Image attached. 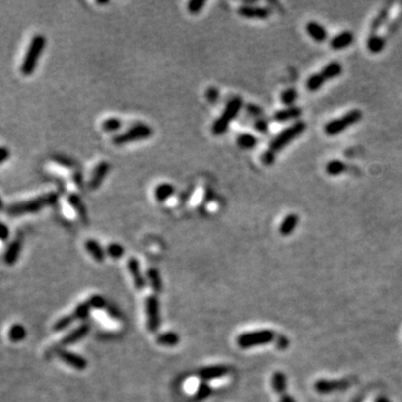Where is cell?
<instances>
[{"label":"cell","mask_w":402,"mask_h":402,"mask_svg":"<svg viewBox=\"0 0 402 402\" xmlns=\"http://www.w3.org/2000/svg\"><path fill=\"white\" fill-rule=\"evenodd\" d=\"M174 194V187L170 183H161L154 190L155 199L159 202H163V201L168 200L170 197Z\"/></svg>","instance_id":"4316f807"},{"label":"cell","mask_w":402,"mask_h":402,"mask_svg":"<svg viewBox=\"0 0 402 402\" xmlns=\"http://www.w3.org/2000/svg\"><path fill=\"white\" fill-rule=\"evenodd\" d=\"M271 386L275 392L278 393L279 396L287 392V379H286V375L280 371H277L272 374Z\"/></svg>","instance_id":"d4e9b609"},{"label":"cell","mask_w":402,"mask_h":402,"mask_svg":"<svg viewBox=\"0 0 402 402\" xmlns=\"http://www.w3.org/2000/svg\"><path fill=\"white\" fill-rule=\"evenodd\" d=\"M237 144L240 149L244 150H250L257 144V137L250 133H243L239 134L237 137Z\"/></svg>","instance_id":"83f0119b"},{"label":"cell","mask_w":402,"mask_h":402,"mask_svg":"<svg viewBox=\"0 0 402 402\" xmlns=\"http://www.w3.org/2000/svg\"><path fill=\"white\" fill-rule=\"evenodd\" d=\"M26 330L22 325L20 324H15L12 325L10 330L8 332V336L11 339L12 342H20L26 337Z\"/></svg>","instance_id":"1f68e13d"},{"label":"cell","mask_w":402,"mask_h":402,"mask_svg":"<svg viewBox=\"0 0 402 402\" xmlns=\"http://www.w3.org/2000/svg\"><path fill=\"white\" fill-rule=\"evenodd\" d=\"M355 382L354 378H343V379H321L315 382V390L323 395H328L330 392L342 391L350 388Z\"/></svg>","instance_id":"9c48e42d"},{"label":"cell","mask_w":402,"mask_h":402,"mask_svg":"<svg viewBox=\"0 0 402 402\" xmlns=\"http://www.w3.org/2000/svg\"><path fill=\"white\" fill-rule=\"evenodd\" d=\"M306 31L312 39L317 43H323L328 39V31L323 26L316 21H310L306 25Z\"/></svg>","instance_id":"ffe728a7"},{"label":"cell","mask_w":402,"mask_h":402,"mask_svg":"<svg viewBox=\"0 0 402 402\" xmlns=\"http://www.w3.org/2000/svg\"><path fill=\"white\" fill-rule=\"evenodd\" d=\"M393 6V2L389 1L382 7L381 10L378 12V15L373 18L372 22L370 25V31L369 35H378V30L386 24L389 16H390L391 7Z\"/></svg>","instance_id":"e0dca14e"},{"label":"cell","mask_w":402,"mask_h":402,"mask_svg":"<svg viewBox=\"0 0 402 402\" xmlns=\"http://www.w3.org/2000/svg\"><path fill=\"white\" fill-rule=\"evenodd\" d=\"M96 3L97 4H107V3H109V1H97Z\"/></svg>","instance_id":"f6af8a7d"},{"label":"cell","mask_w":402,"mask_h":402,"mask_svg":"<svg viewBox=\"0 0 402 402\" xmlns=\"http://www.w3.org/2000/svg\"><path fill=\"white\" fill-rule=\"evenodd\" d=\"M306 130V123L303 121H297L290 127L284 129L283 131L279 132L277 135L272 138L270 142L269 147L264 152L262 155V162L263 164L270 167L275 163L276 156L278 155L279 152L287 146L290 142L296 140L302 134L305 132Z\"/></svg>","instance_id":"6da1fadb"},{"label":"cell","mask_w":402,"mask_h":402,"mask_svg":"<svg viewBox=\"0 0 402 402\" xmlns=\"http://www.w3.org/2000/svg\"><path fill=\"white\" fill-rule=\"evenodd\" d=\"M279 335H276L271 330H261L255 332H247L240 334L237 337V344L241 348H249L258 345H265L278 339Z\"/></svg>","instance_id":"52a82bcc"},{"label":"cell","mask_w":402,"mask_h":402,"mask_svg":"<svg viewBox=\"0 0 402 402\" xmlns=\"http://www.w3.org/2000/svg\"><path fill=\"white\" fill-rule=\"evenodd\" d=\"M3 208V203H2V201H1V199H0V210H1Z\"/></svg>","instance_id":"bcb514c9"},{"label":"cell","mask_w":402,"mask_h":402,"mask_svg":"<svg viewBox=\"0 0 402 402\" xmlns=\"http://www.w3.org/2000/svg\"><path fill=\"white\" fill-rule=\"evenodd\" d=\"M45 47H46V37L44 35L37 34L31 38L20 65L21 75L28 77L34 74Z\"/></svg>","instance_id":"7a4b0ae2"},{"label":"cell","mask_w":402,"mask_h":402,"mask_svg":"<svg viewBox=\"0 0 402 402\" xmlns=\"http://www.w3.org/2000/svg\"><path fill=\"white\" fill-rule=\"evenodd\" d=\"M89 303V305L93 308H97V310H102V308H104L106 306V302L105 299L103 298L100 295H94L91 298L87 301Z\"/></svg>","instance_id":"74e56055"},{"label":"cell","mask_w":402,"mask_h":402,"mask_svg":"<svg viewBox=\"0 0 402 402\" xmlns=\"http://www.w3.org/2000/svg\"><path fill=\"white\" fill-rule=\"evenodd\" d=\"M280 397V399H279V401L280 402H296L295 401L292 397H290L287 392L286 393H284V395H281V396H279Z\"/></svg>","instance_id":"ee69618b"},{"label":"cell","mask_w":402,"mask_h":402,"mask_svg":"<svg viewBox=\"0 0 402 402\" xmlns=\"http://www.w3.org/2000/svg\"><path fill=\"white\" fill-rule=\"evenodd\" d=\"M302 113L303 112H302L301 107L290 106V107H287V109L277 111L274 114V116H272V120H274L275 122L283 123V122H287V121H290V120L298 119L299 116L302 115Z\"/></svg>","instance_id":"d6986e66"},{"label":"cell","mask_w":402,"mask_h":402,"mask_svg":"<svg viewBox=\"0 0 402 402\" xmlns=\"http://www.w3.org/2000/svg\"><path fill=\"white\" fill-rule=\"evenodd\" d=\"M299 222V217L296 213H289L286 216L279 226V234L284 237H287L293 234L296 229Z\"/></svg>","instance_id":"44dd1931"},{"label":"cell","mask_w":402,"mask_h":402,"mask_svg":"<svg viewBox=\"0 0 402 402\" xmlns=\"http://www.w3.org/2000/svg\"><path fill=\"white\" fill-rule=\"evenodd\" d=\"M58 199L57 194H47L44 196H40L36 199H31L28 201H25L22 203L15 204L13 207H11V212L13 214H21L26 212H36L39 211L40 209H43L46 205H51L53 203H55Z\"/></svg>","instance_id":"ba28073f"},{"label":"cell","mask_w":402,"mask_h":402,"mask_svg":"<svg viewBox=\"0 0 402 402\" xmlns=\"http://www.w3.org/2000/svg\"><path fill=\"white\" fill-rule=\"evenodd\" d=\"M205 4V1H199V0H192L189 3H188V11L192 15H197V13H199L201 11V9L203 8V6Z\"/></svg>","instance_id":"f35d334b"},{"label":"cell","mask_w":402,"mask_h":402,"mask_svg":"<svg viewBox=\"0 0 402 402\" xmlns=\"http://www.w3.org/2000/svg\"><path fill=\"white\" fill-rule=\"evenodd\" d=\"M342 65L338 62H331L326 64L319 73L308 77L306 82V88L310 92H316L323 86L330 79H333L342 74Z\"/></svg>","instance_id":"5b68a950"},{"label":"cell","mask_w":402,"mask_h":402,"mask_svg":"<svg viewBox=\"0 0 402 402\" xmlns=\"http://www.w3.org/2000/svg\"><path fill=\"white\" fill-rule=\"evenodd\" d=\"M147 279L150 281L151 288L153 289L155 294H159L162 292V280H161L160 272L155 268H150L147 270Z\"/></svg>","instance_id":"f546056e"},{"label":"cell","mask_w":402,"mask_h":402,"mask_svg":"<svg viewBox=\"0 0 402 402\" xmlns=\"http://www.w3.org/2000/svg\"><path fill=\"white\" fill-rule=\"evenodd\" d=\"M325 171L329 174V176L336 177L346 171V164L344 163L343 161L332 160V161H330L328 164H326Z\"/></svg>","instance_id":"f1b7e54d"},{"label":"cell","mask_w":402,"mask_h":402,"mask_svg":"<svg viewBox=\"0 0 402 402\" xmlns=\"http://www.w3.org/2000/svg\"><path fill=\"white\" fill-rule=\"evenodd\" d=\"M241 107H243V98L239 96L232 97L231 100L228 102L225 110H223L221 115L214 121L211 128V131L214 135H221V134L227 131L231 121H234L236 119V116L238 115Z\"/></svg>","instance_id":"3957f363"},{"label":"cell","mask_w":402,"mask_h":402,"mask_svg":"<svg viewBox=\"0 0 402 402\" xmlns=\"http://www.w3.org/2000/svg\"><path fill=\"white\" fill-rule=\"evenodd\" d=\"M152 135H153V129L150 125L145 123H137L127 130L125 132L114 135L113 138H112V142H113L114 145L120 146L131 142L146 140V138L151 137Z\"/></svg>","instance_id":"8992f818"},{"label":"cell","mask_w":402,"mask_h":402,"mask_svg":"<svg viewBox=\"0 0 402 402\" xmlns=\"http://www.w3.org/2000/svg\"><path fill=\"white\" fill-rule=\"evenodd\" d=\"M254 127H255V129L257 130L258 132L265 133L268 130V123H267V121L265 119L258 118L256 121H255Z\"/></svg>","instance_id":"60d3db41"},{"label":"cell","mask_w":402,"mask_h":402,"mask_svg":"<svg viewBox=\"0 0 402 402\" xmlns=\"http://www.w3.org/2000/svg\"><path fill=\"white\" fill-rule=\"evenodd\" d=\"M156 343L163 346H174L179 343V336L174 332L163 333L156 338Z\"/></svg>","instance_id":"4dcf8cb0"},{"label":"cell","mask_w":402,"mask_h":402,"mask_svg":"<svg viewBox=\"0 0 402 402\" xmlns=\"http://www.w3.org/2000/svg\"><path fill=\"white\" fill-rule=\"evenodd\" d=\"M68 202L70 204V207L75 210L76 213H77V216L79 217L80 220H82L84 223H87L88 222L87 210H86V207H85L83 200L80 199L76 194H70L68 197Z\"/></svg>","instance_id":"7402d4cb"},{"label":"cell","mask_w":402,"mask_h":402,"mask_svg":"<svg viewBox=\"0 0 402 402\" xmlns=\"http://www.w3.org/2000/svg\"><path fill=\"white\" fill-rule=\"evenodd\" d=\"M366 47L373 54L381 53L386 47V38L379 35H369L366 40Z\"/></svg>","instance_id":"484cf974"},{"label":"cell","mask_w":402,"mask_h":402,"mask_svg":"<svg viewBox=\"0 0 402 402\" xmlns=\"http://www.w3.org/2000/svg\"><path fill=\"white\" fill-rule=\"evenodd\" d=\"M91 308L92 307H91V305H89L88 302L78 304V305L76 306L75 310L73 311V313H70V315H71V317H73L74 322L76 320H84L85 317H87Z\"/></svg>","instance_id":"d6a6232c"},{"label":"cell","mask_w":402,"mask_h":402,"mask_svg":"<svg viewBox=\"0 0 402 402\" xmlns=\"http://www.w3.org/2000/svg\"><path fill=\"white\" fill-rule=\"evenodd\" d=\"M205 97L210 103H216L219 98V91L216 87H209L205 92Z\"/></svg>","instance_id":"ab89813d"},{"label":"cell","mask_w":402,"mask_h":402,"mask_svg":"<svg viewBox=\"0 0 402 402\" xmlns=\"http://www.w3.org/2000/svg\"><path fill=\"white\" fill-rule=\"evenodd\" d=\"M58 356H60V359L63 362H65L67 365H69L70 368L75 370L83 371L87 368V361L83 356L75 354L73 352L60 351L58 352Z\"/></svg>","instance_id":"5bb4252c"},{"label":"cell","mask_w":402,"mask_h":402,"mask_svg":"<svg viewBox=\"0 0 402 402\" xmlns=\"http://www.w3.org/2000/svg\"><path fill=\"white\" fill-rule=\"evenodd\" d=\"M107 254L112 258L118 259L124 254V248L120 244H110L109 247H107Z\"/></svg>","instance_id":"8d00e7d4"},{"label":"cell","mask_w":402,"mask_h":402,"mask_svg":"<svg viewBox=\"0 0 402 402\" xmlns=\"http://www.w3.org/2000/svg\"><path fill=\"white\" fill-rule=\"evenodd\" d=\"M145 311H146V319H147V329L151 333H154L158 331L159 324H160V316H159V301L155 296L147 297L145 302Z\"/></svg>","instance_id":"30bf717a"},{"label":"cell","mask_w":402,"mask_h":402,"mask_svg":"<svg viewBox=\"0 0 402 402\" xmlns=\"http://www.w3.org/2000/svg\"><path fill=\"white\" fill-rule=\"evenodd\" d=\"M128 268H129L130 274H131V276H132L133 283H134V285H135L136 289L144 290L146 287V281L144 279V277H143V275H142L140 263H138L137 259L134 257L130 258L128 262Z\"/></svg>","instance_id":"9a60e30c"},{"label":"cell","mask_w":402,"mask_h":402,"mask_svg":"<svg viewBox=\"0 0 402 402\" xmlns=\"http://www.w3.org/2000/svg\"><path fill=\"white\" fill-rule=\"evenodd\" d=\"M229 372V368L226 365H214V366H208V368H203L199 370L198 375L199 378L202 380L203 382L210 381V380L220 379L227 375Z\"/></svg>","instance_id":"2e32d148"},{"label":"cell","mask_w":402,"mask_h":402,"mask_svg":"<svg viewBox=\"0 0 402 402\" xmlns=\"http://www.w3.org/2000/svg\"><path fill=\"white\" fill-rule=\"evenodd\" d=\"M246 110L249 114H252L253 116H258V118H261L262 115V109L257 105H254V104H248L247 107H246Z\"/></svg>","instance_id":"b9f144b4"},{"label":"cell","mask_w":402,"mask_h":402,"mask_svg":"<svg viewBox=\"0 0 402 402\" xmlns=\"http://www.w3.org/2000/svg\"><path fill=\"white\" fill-rule=\"evenodd\" d=\"M122 127V122L118 118H110L106 119L104 122L102 123V129L104 130L105 132H116L118 130Z\"/></svg>","instance_id":"e575fe53"},{"label":"cell","mask_w":402,"mask_h":402,"mask_svg":"<svg viewBox=\"0 0 402 402\" xmlns=\"http://www.w3.org/2000/svg\"><path fill=\"white\" fill-rule=\"evenodd\" d=\"M298 97V93L295 88H288L285 89V91L281 93L280 100L283 102L284 105H288L289 107L292 106L295 102H296Z\"/></svg>","instance_id":"836d02e7"},{"label":"cell","mask_w":402,"mask_h":402,"mask_svg":"<svg viewBox=\"0 0 402 402\" xmlns=\"http://www.w3.org/2000/svg\"><path fill=\"white\" fill-rule=\"evenodd\" d=\"M9 158H10V151L7 147L0 146V164L6 162Z\"/></svg>","instance_id":"7bdbcfd3"},{"label":"cell","mask_w":402,"mask_h":402,"mask_svg":"<svg viewBox=\"0 0 402 402\" xmlns=\"http://www.w3.org/2000/svg\"><path fill=\"white\" fill-rule=\"evenodd\" d=\"M89 331V326L87 324H82L78 328H76L74 331H71L68 334H66L64 337L61 339V342L55 346L56 350H60L62 347L70 345V344H74L76 342H78L79 339H82L84 336H86V334Z\"/></svg>","instance_id":"4fadbf2b"},{"label":"cell","mask_w":402,"mask_h":402,"mask_svg":"<svg viewBox=\"0 0 402 402\" xmlns=\"http://www.w3.org/2000/svg\"><path fill=\"white\" fill-rule=\"evenodd\" d=\"M87 252L92 255V257L95 259L97 263H103L105 259V252L102 246L97 243L95 239H87L85 243Z\"/></svg>","instance_id":"603a6c76"},{"label":"cell","mask_w":402,"mask_h":402,"mask_svg":"<svg viewBox=\"0 0 402 402\" xmlns=\"http://www.w3.org/2000/svg\"><path fill=\"white\" fill-rule=\"evenodd\" d=\"M110 168H111V165L109 162H106V161H102V162H100L96 165L92 173L91 180H89V182H88L89 189L96 190L101 187L103 181H104L105 177L110 172Z\"/></svg>","instance_id":"7c38bea8"},{"label":"cell","mask_w":402,"mask_h":402,"mask_svg":"<svg viewBox=\"0 0 402 402\" xmlns=\"http://www.w3.org/2000/svg\"><path fill=\"white\" fill-rule=\"evenodd\" d=\"M238 13L241 17L247 19H259L264 20L270 16V9L266 7H259L255 4H244L238 9Z\"/></svg>","instance_id":"8fae6325"},{"label":"cell","mask_w":402,"mask_h":402,"mask_svg":"<svg viewBox=\"0 0 402 402\" xmlns=\"http://www.w3.org/2000/svg\"><path fill=\"white\" fill-rule=\"evenodd\" d=\"M20 250H21V241L19 239H15L8 246L6 254H4V262H6V264H8V265L15 264L18 257H19Z\"/></svg>","instance_id":"cb8c5ba5"},{"label":"cell","mask_w":402,"mask_h":402,"mask_svg":"<svg viewBox=\"0 0 402 402\" xmlns=\"http://www.w3.org/2000/svg\"><path fill=\"white\" fill-rule=\"evenodd\" d=\"M210 393H211V388H210V386L207 382H202L199 384L198 388H197L195 398L198 400L204 399V398H207Z\"/></svg>","instance_id":"d590c367"},{"label":"cell","mask_w":402,"mask_h":402,"mask_svg":"<svg viewBox=\"0 0 402 402\" xmlns=\"http://www.w3.org/2000/svg\"><path fill=\"white\" fill-rule=\"evenodd\" d=\"M354 42V34L350 30L342 31V33L337 34L336 36L331 39L330 46L331 48H333L334 51H341L352 45V43Z\"/></svg>","instance_id":"ac0fdd59"},{"label":"cell","mask_w":402,"mask_h":402,"mask_svg":"<svg viewBox=\"0 0 402 402\" xmlns=\"http://www.w3.org/2000/svg\"><path fill=\"white\" fill-rule=\"evenodd\" d=\"M362 118H363V113H362L361 110H351L347 113L342 115L341 118L334 119L326 123L324 127V132L326 133V135L335 136L343 131H345L346 129L351 128L352 125L359 123Z\"/></svg>","instance_id":"277c9868"}]
</instances>
